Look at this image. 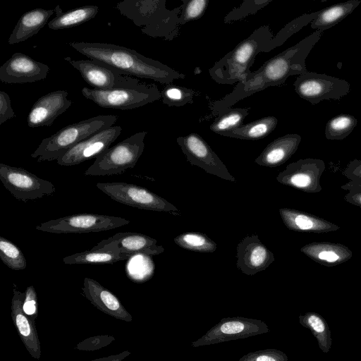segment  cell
I'll list each match as a JSON object with an SVG mask.
<instances>
[{
	"label": "cell",
	"mask_w": 361,
	"mask_h": 361,
	"mask_svg": "<svg viewBox=\"0 0 361 361\" xmlns=\"http://www.w3.org/2000/svg\"><path fill=\"white\" fill-rule=\"evenodd\" d=\"M300 141L301 136L296 133L279 137L264 148L255 162L259 166L271 168L281 166L295 154Z\"/></svg>",
	"instance_id": "obj_22"
},
{
	"label": "cell",
	"mask_w": 361,
	"mask_h": 361,
	"mask_svg": "<svg viewBox=\"0 0 361 361\" xmlns=\"http://www.w3.org/2000/svg\"><path fill=\"white\" fill-rule=\"evenodd\" d=\"M0 258L4 264L13 270H23L27 267L22 250L3 236H0Z\"/></svg>",
	"instance_id": "obj_33"
},
{
	"label": "cell",
	"mask_w": 361,
	"mask_h": 361,
	"mask_svg": "<svg viewBox=\"0 0 361 361\" xmlns=\"http://www.w3.org/2000/svg\"><path fill=\"white\" fill-rule=\"evenodd\" d=\"M238 361H288V357L280 350L268 348L248 353Z\"/></svg>",
	"instance_id": "obj_37"
},
{
	"label": "cell",
	"mask_w": 361,
	"mask_h": 361,
	"mask_svg": "<svg viewBox=\"0 0 361 361\" xmlns=\"http://www.w3.org/2000/svg\"><path fill=\"white\" fill-rule=\"evenodd\" d=\"M0 180L17 200H36L52 195L56 190L53 183L20 167L0 164Z\"/></svg>",
	"instance_id": "obj_10"
},
{
	"label": "cell",
	"mask_w": 361,
	"mask_h": 361,
	"mask_svg": "<svg viewBox=\"0 0 361 361\" xmlns=\"http://www.w3.org/2000/svg\"><path fill=\"white\" fill-rule=\"evenodd\" d=\"M322 31L316 30L296 44L267 61L258 70L250 71L245 78L221 99L214 101L211 110L218 114L252 94L271 87L281 85L289 76L307 72L305 59L322 37Z\"/></svg>",
	"instance_id": "obj_1"
},
{
	"label": "cell",
	"mask_w": 361,
	"mask_h": 361,
	"mask_svg": "<svg viewBox=\"0 0 361 361\" xmlns=\"http://www.w3.org/2000/svg\"><path fill=\"white\" fill-rule=\"evenodd\" d=\"M68 44L90 59L102 63L121 75L151 79L166 85L185 78V74L161 62L125 47L86 42H71Z\"/></svg>",
	"instance_id": "obj_2"
},
{
	"label": "cell",
	"mask_w": 361,
	"mask_h": 361,
	"mask_svg": "<svg viewBox=\"0 0 361 361\" xmlns=\"http://www.w3.org/2000/svg\"><path fill=\"white\" fill-rule=\"evenodd\" d=\"M270 329L262 320L243 317H225L209 329L202 336L191 343L197 348L246 338L269 333Z\"/></svg>",
	"instance_id": "obj_11"
},
{
	"label": "cell",
	"mask_w": 361,
	"mask_h": 361,
	"mask_svg": "<svg viewBox=\"0 0 361 361\" xmlns=\"http://www.w3.org/2000/svg\"><path fill=\"white\" fill-rule=\"evenodd\" d=\"M247 115L248 110L245 108H230L218 113L209 128L212 132L221 135L241 126Z\"/></svg>",
	"instance_id": "obj_30"
},
{
	"label": "cell",
	"mask_w": 361,
	"mask_h": 361,
	"mask_svg": "<svg viewBox=\"0 0 361 361\" xmlns=\"http://www.w3.org/2000/svg\"><path fill=\"white\" fill-rule=\"evenodd\" d=\"M162 102L169 106H182L186 104L193 103L195 92L185 87L167 85L161 91Z\"/></svg>",
	"instance_id": "obj_34"
},
{
	"label": "cell",
	"mask_w": 361,
	"mask_h": 361,
	"mask_svg": "<svg viewBox=\"0 0 361 361\" xmlns=\"http://www.w3.org/2000/svg\"><path fill=\"white\" fill-rule=\"evenodd\" d=\"M300 324L309 329L316 338L324 353H328L331 345V331L326 320L318 313L307 312L299 317Z\"/></svg>",
	"instance_id": "obj_29"
},
{
	"label": "cell",
	"mask_w": 361,
	"mask_h": 361,
	"mask_svg": "<svg viewBox=\"0 0 361 361\" xmlns=\"http://www.w3.org/2000/svg\"><path fill=\"white\" fill-rule=\"evenodd\" d=\"M115 8L148 36L171 40L178 34L181 6L169 10L166 0H124Z\"/></svg>",
	"instance_id": "obj_4"
},
{
	"label": "cell",
	"mask_w": 361,
	"mask_h": 361,
	"mask_svg": "<svg viewBox=\"0 0 361 361\" xmlns=\"http://www.w3.org/2000/svg\"><path fill=\"white\" fill-rule=\"evenodd\" d=\"M146 131L136 133L109 147L95 158L93 164L85 171V176H101L121 174L133 168L141 157Z\"/></svg>",
	"instance_id": "obj_6"
},
{
	"label": "cell",
	"mask_w": 361,
	"mask_h": 361,
	"mask_svg": "<svg viewBox=\"0 0 361 361\" xmlns=\"http://www.w3.org/2000/svg\"><path fill=\"white\" fill-rule=\"evenodd\" d=\"M97 188L121 204L141 209L178 214L169 201L141 186L124 182L97 183Z\"/></svg>",
	"instance_id": "obj_9"
},
{
	"label": "cell",
	"mask_w": 361,
	"mask_h": 361,
	"mask_svg": "<svg viewBox=\"0 0 361 361\" xmlns=\"http://www.w3.org/2000/svg\"><path fill=\"white\" fill-rule=\"evenodd\" d=\"M313 261L326 267H334L349 260L352 251L345 245L330 242H313L300 248Z\"/></svg>",
	"instance_id": "obj_23"
},
{
	"label": "cell",
	"mask_w": 361,
	"mask_h": 361,
	"mask_svg": "<svg viewBox=\"0 0 361 361\" xmlns=\"http://www.w3.org/2000/svg\"><path fill=\"white\" fill-rule=\"evenodd\" d=\"M357 123V118L350 114H340L326 123L325 136L331 140H341L349 135Z\"/></svg>",
	"instance_id": "obj_32"
},
{
	"label": "cell",
	"mask_w": 361,
	"mask_h": 361,
	"mask_svg": "<svg viewBox=\"0 0 361 361\" xmlns=\"http://www.w3.org/2000/svg\"><path fill=\"white\" fill-rule=\"evenodd\" d=\"M117 119L116 115H99L68 125L43 139L30 157L38 162L56 161L78 142L113 126Z\"/></svg>",
	"instance_id": "obj_5"
},
{
	"label": "cell",
	"mask_w": 361,
	"mask_h": 361,
	"mask_svg": "<svg viewBox=\"0 0 361 361\" xmlns=\"http://www.w3.org/2000/svg\"><path fill=\"white\" fill-rule=\"evenodd\" d=\"M181 11L179 16V24L200 18L208 6V0H182Z\"/></svg>",
	"instance_id": "obj_35"
},
{
	"label": "cell",
	"mask_w": 361,
	"mask_h": 361,
	"mask_svg": "<svg viewBox=\"0 0 361 361\" xmlns=\"http://www.w3.org/2000/svg\"><path fill=\"white\" fill-rule=\"evenodd\" d=\"M176 140L187 160L192 165L222 179L236 182L225 164L201 135L191 133L185 136L178 137Z\"/></svg>",
	"instance_id": "obj_14"
},
{
	"label": "cell",
	"mask_w": 361,
	"mask_h": 361,
	"mask_svg": "<svg viewBox=\"0 0 361 361\" xmlns=\"http://www.w3.org/2000/svg\"><path fill=\"white\" fill-rule=\"evenodd\" d=\"M14 117L10 97L6 92L0 91V125Z\"/></svg>",
	"instance_id": "obj_39"
},
{
	"label": "cell",
	"mask_w": 361,
	"mask_h": 361,
	"mask_svg": "<svg viewBox=\"0 0 361 361\" xmlns=\"http://www.w3.org/2000/svg\"><path fill=\"white\" fill-rule=\"evenodd\" d=\"M23 310L27 314H32L35 312V300H27L23 305Z\"/></svg>",
	"instance_id": "obj_42"
},
{
	"label": "cell",
	"mask_w": 361,
	"mask_h": 361,
	"mask_svg": "<svg viewBox=\"0 0 361 361\" xmlns=\"http://www.w3.org/2000/svg\"><path fill=\"white\" fill-rule=\"evenodd\" d=\"M274 36L269 26L258 27L216 62L209 71L210 76L222 85H232L243 81L250 73V68L259 53L269 52L276 48Z\"/></svg>",
	"instance_id": "obj_3"
},
{
	"label": "cell",
	"mask_w": 361,
	"mask_h": 361,
	"mask_svg": "<svg viewBox=\"0 0 361 361\" xmlns=\"http://www.w3.org/2000/svg\"><path fill=\"white\" fill-rule=\"evenodd\" d=\"M54 12V9L38 8L23 13L8 38L9 44L24 42L37 34Z\"/></svg>",
	"instance_id": "obj_24"
},
{
	"label": "cell",
	"mask_w": 361,
	"mask_h": 361,
	"mask_svg": "<svg viewBox=\"0 0 361 361\" xmlns=\"http://www.w3.org/2000/svg\"><path fill=\"white\" fill-rule=\"evenodd\" d=\"M278 119L269 116L261 118L238 128L221 134L222 136L249 140H257L268 136L276 128Z\"/></svg>",
	"instance_id": "obj_27"
},
{
	"label": "cell",
	"mask_w": 361,
	"mask_h": 361,
	"mask_svg": "<svg viewBox=\"0 0 361 361\" xmlns=\"http://www.w3.org/2000/svg\"><path fill=\"white\" fill-rule=\"evenodd\" d=\"M344 200L361 208V189H352L344 196Z\"/></svg>",
	"instance_id": "obj_40"
},
{
	"label": "cell",
	"mask_w": 361,
	"mask_h": 361,
	"mask_svg": "<svg viewBox=\"0 0 361 361\" xmlns=\"http://www.w3.org/2000/svg\"><path fill=\"white\" fill-rule=\"evenodd\" d=\"M81 92L86 99L100 107L121 110L139 108L161 97L156 85L146 83L136 88L98 90L84 87Z\"/></svg>",
	"instance_id": "obj_7"
},
{
	"label": "cell",
	"mask_w": 361,
	"mask_h": 361,
	"mask_svg": "<svg viewBox=\"0 0 361 361\" xmlns=\"http://www.w3.org/2000/svg\"><path fill=\"white\" fill-rule=\"evenodd\" d=\"M236 265L243 274L252 276L264 271L274 262V254L256 234L243 238L236 247Z\"/></svg>",
	"instance_id": "obj_19"
},
{
	"label": "cell",
	"mask_w": 361,
	"mask_h": 361,
	"mask_svg": "<svg viewBox=\"0 0 361 361\" xmlns=\"http://www.w3.org/2000/svg\"><path fill=\"white\" fill-rule=\"evenodd\" d=\"M122 128L111 126L98 132L76 144L56 160L57 164L71 166L96 158L117 139Z\"/></svg>",
	"instance_id": "obj_16"
},
{
	"label": "cell",
	"mask_w": 361,
	"mask_h": 361,
	"mask_svg": "<svg viewBox=\"0 0 361 361\" xmlns=\"http://www.w3.org/2000/svg\"><path fill=\"white\" fill-rule=\"evenodd\" d=\"M343 174L349 181L341 185L344 190L361 189V160L355 159L350 161L343 171Z\"/></svg>",
	"instance_id": "obj_38"
},
{
	"label": "cell",
	"mask_w": 361,
	"mask_h": 361,
	"mask_svg": "<svg viewBox=\"0 0 361 361\" xmlns=\"http://www.w3.org/2000/svg\"><path fill=\"white\" fill-rule=\"evenodd\" d=\"M54 11L56 17L47 24L49 29L57 30L78 26L94 18L98 13L99 7L87 5L63 12L56 5Z\"/></svg>",
	"instance_id": "obj_25"
},
{
	"label": "cell",
	"mask_w": 361,
	"mask_h": 361,
	"mask_svg": "<svg viewBox=\"0 0 361 361\" xmlns=\"http://www.w3.org/2000/svg\"><path fill=\"white\" fill-rule=\"evenodd\" d=\"M64 59L77 69L83 80L94 89L136 88L145 84L136 78L121 75L96 61L72 60L68 56Z\"/></svg>",
	"instance_id": "obj_13"
},
{
	"label": "cell",
	"mask_w": 361,
	"mask_h": 361,
	"mask_svg": "<svg viewBox=\"0 0 361 361\" xmlns=\"http://www.w3.org/2000/svg\"><path fill=\"white\" fill-rule=\"evenodd\" d=\"M16 325L20 332L24 336H27L30 333V327L27 319L22 314L16 316Z\"/></svg>",
	"instance_id": "obj_41"
},
{
	"label": "cell",
	"mask_w": 361,
	"mask_h": 361,
	"mask_svg": "<svg viewBox=\"0 0 361 361\" xmlns=\"http://www.w3.org/2000/svg\"><path fill=\"white\" fill-rule=\"evenodd\" d=\"M271 0H247L239 7L233 8L224 18L225 23L243 19L246 16L257 12L258 10L267 6Z\"/></svg>",
	"instance_id": "obj_36"
},
{
	"label": "cell",
	"mask_w": 361,
	"mask_h": 361,
	"mask_svg": "<svg viewBox=\"0 0 361 361\" xmlns=\"http://www.w3.org/2000/svg\"><path fill=\"white\" fill-rule=\"evenodd\" d=\"M49 67L30 56L14 53L0 68V80L8 84L34 82L46 78Z\"/></svg>",
	"instance_id": "obj_18"
},
{
	"label": "cell",
	"mask_w": 361,
	"mask_h": 361,
	"mask_svg": "<svg viewBox=\"0 0 361 361\" xmlns=\"http://www.w3.org/2000/svg\"><path fill=\"white\" fill-rule=\"evenodd\" d=\"M157 240L147 235L133 232H121L103 240L94 245L93 250H106L135 256L157 255L164 251Z\"/></svg>",
	"instance_id": "obj_17"
},
{
	"label": "cell",
	"mask_w": 361,
	"mask_h": 361,
	"mask_svg": "<svg viewBox=\"0 0 361 361\" xmlns=\"http://www.w3.org/2000/svg\"><path fill=\"white\" fill-rule=\"evenodd\" d=\"M66 90H56L43 95L32 106L27 116L29 127L50 126L71 105Z\"/></svg>",
	"instance_id": "obj_20"
},
{
	"label": "cell",
	"mask_w": 361,
	"mask_h": 361,
	"mask_svg": "<svg viewBox=\"0 0 361 361\" xmlns=\"http://www.w3.org/2000/svg\"><path fill=\"white\" fill-rule=\"evenodd\" d=\"M360 3V0H349L324 8L319 11L310 26L312 29L324 32L346 18Z\"/></svg>",
	"instance_id": "obj_26"
},
{
	"label": "cell",
	"mask_w": 361,
	"mask_h": 361,
	"mask_svg": "<svg viewBox=\"0 0 361 361\" xmlns=\"http://www.w3.org/2000/svg\"><path fill=\"white\" fill-rule=\"evenodd\" d=\"M129 224V220L119 216L81 213L41 223L35 228L56 234L83 233L115 229Z\"/></svg>",
	"instance_id": "obj_8"
},
{
	"label": "cell",
	"mask_w": 361,
	"mask_h": 361,
	"mask_svg": "<svg viewBox=\"0 0 361 361\" xmlns=\"http://www.w3.org/2000/svg\"><path fill=\"white\" fill-rule=\"evenodd\" d=\"M279 214L286 226L294 231L323 233L340 228L323 218L294 209L281 208Z\"/></svg>",
	"instance_id": "obj_21"
},
{
	"label": "cell",
	"mask_w": 361,
	"mask_h": 361,
	"mask_svg": "<svg viewBox=\"0 0 361 361\" xmlns=\"http://www.w3.org/2000/svg\"><path fill=\"white\" fill-rule=\"evenodd\" d=\"M175 243L179 247L199 252H214L217 245L207 235L199 232H185L174 238Z\"/></svg>",
	"instance_id": "obj_31"
},
{
	"label": "cell",
	"mask_w": 361,
	"mask_h": 361,
	"mask_svg": "<svg viewBox=\"0 0 361 361\" xmlns=\"http://www.w3.org/2000/svg\"><path fill=\"white\" fill-rule=\"evenodd\" d=\"M131 257L133 256L113 250L91 249L66 256L63 259V262L66 264H114L127 260Z\"/></svg>",
	"instance_id": "obj_28"
},
{
	"label": "cell",
	"mask_w": 361,
	"mask_h": 361,
	"mask_svg": "<svg viewBox=\"0 0 361 361\" xmlns=\"http://www.w3.org/2000/svg\"><path fill=\"white\" fill-rule=\"evenodd\" d=\"M325 164L319 159H301L289 164L276 176L277 181L307 193L322 191L320 184L322 175L325 170Z\"/></svg>",
	"instance_id": "obj_15"
},
{
	"label": "cell",
	"mask_w": 361,
	"mask_h": 361,
	"mask_svg": "<svg viewBox=\"0 0 361 361\" xmlns=\"http://www.w3.org/2000/svg\"><path fill=\"white\" fill-rule=\"evenodd\" d=\"M295 92L314 105L323 100H339L350 90L348 82L324 73L306 72L293 83Z\"/></svg>",
	"instance_id": "obj_12"
}]
</instances>
